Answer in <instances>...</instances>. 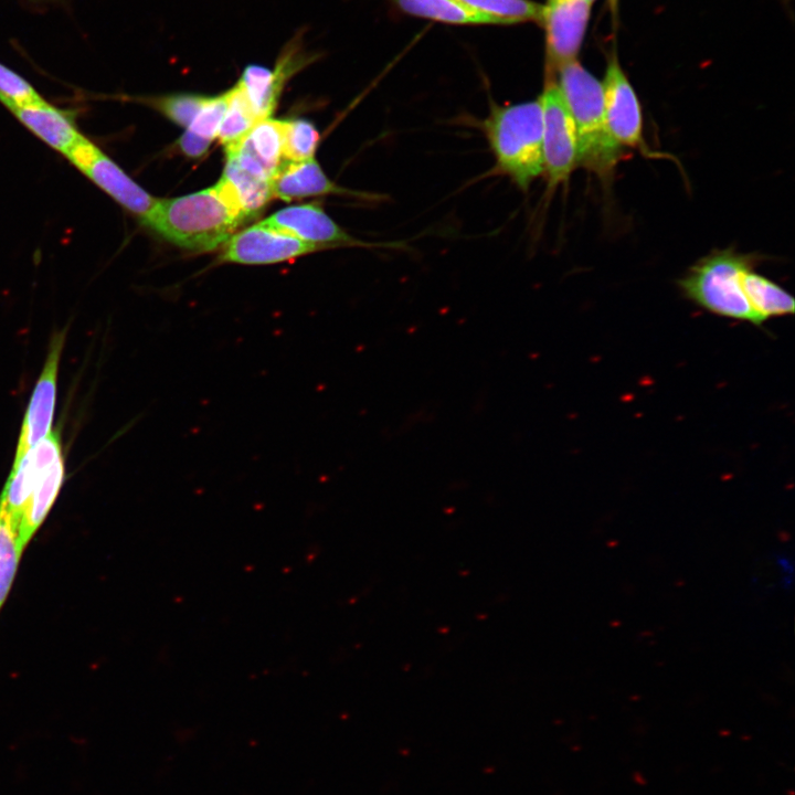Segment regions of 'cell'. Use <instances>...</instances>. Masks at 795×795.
Instances as JSON below:
<instances>
[{
    "label": "cell",
    "instance_id": "cell-12",
    "mask_svg": "<svg viewBox=\"0 0 795 795\" xmlns=\"http://www.w3.org/2000/svg\"><path fill=\"white\" fill-rule=\"evenodd\" d=\"M319 247L261 223L233 234L225 243L222 262L263 265L288 261Z\"/></svg>",
    "mask_w": 795,
    "mask_h": 795
},
{
    "label": "cell",
    "instance_id": "cell-10",
    "mask_svg": "<svg viewBox=\"0 0 795 795\" xmlns=\"http://www.w3.org/2000/svg\"><path fill=\"white\" fill-rule=\"evenodd\" d=\"M261 224L316 246L399 247V243H368L357 240L340 227L317 203L292 205L272 214Z\"/></svg>",
    "mask_w": 795,
    "mask_h": 795
},
{
    "label": "cell",
    "instance_id": "cell-16",
    "mask_svg": "<svg viewBox=\"0 0 795 795\" xmlns=\"http://www.w3.org/2000/svg\"><path fill=\"white\" fill-rule=\"evenodd\" d=\"M273 197L292 201L328 193L358 195L363 199H380L381 195L354 192L332 182L314 159L303 161L284 160L272 178Z\"/></svg>",
    "mask_w": 795,
    "mask_h": 795
},
{
    "label": "cell",
    "instance_id": "cell-14",
    "mask_svg": "<svg viewBox=\"0 0 795 795\" xmlns=\"http://www.w3.org/2000/svg\"><path fill=\"white\" fill-rule=\"evenodd\" d=\"M243 170L262 179L271 180L283 159V120L271 117L258 120L250 132L235 146L225 149Z\"/></svg>",
    "mask_w": 795,
    "mask_h": 795
},
{
    "label": "cell",
    "instance_id": "cell-5",
    "mask_svg": "<svg viewBox=\"0 0 795 795\" xmlns=\"http://www.w3.org/2000/svg\"><path fill=\"white\" fill-rule=\"evenodd\" d=\"M538 98L542 113L543 174L548 187L554 189L566 182L579 166L577 135L554 75L545 74Z\"/></svg>",
    "mask_w": 795,
    "mask_h": 795
},
{
    "label": "cell",
    "instance_id": "cell-20",
    "mask_svg": "<svg viewBox=\"0 0 795 795\" xmlns=\"http://www.w3.org/2000/svg\"><path fill=\"white\" fill-rule=\"evenodd\" d=\"M222 177L232 187L246 219L259 213L265 204L274 198L271 180L258 178L243 170L230 158H226Z\"/></svg>",
    "mask_w": 795,
    "mask_h": 795
},
{
    "label": "cell",
    "instance_id": "cell-17",
    "mask_svg": "<svg viewBox=\"0 0 795 795\" xmlns=\"http://www.w3.org/2000/svg\"><path fill=\"white\" fill-rule=\"evenodd\" d=\"M64 479L63 455L54 459L41 474L22 515L18 537L22 549L50 511Z\"/></svg>",
    "mask_w": 795,
    "mask_h": 795
},
{
    "label": "cell",
    "instance_id": "cell-7",
    "mask_svg": "<svg viewBox=\"0 0 795 795\" xmlns=\"http://www.w3.org/2000/svg\"><path fill=\"white\" fill-rule=\"evenodd\" d=\"M303 35L296 34L283 47L274 68L247 65L237 81L257 120L271 117L288 78L311 61Z\"/></svg>",
    "mask_w": 795,
    "mask_h": 795
},
{
    "label": "cell",
    "instance_id": "cell-25",
    "mask_svg": "<svg viewBox=\"0 0 795 795\" xmlns=\"http://www.w3.org/2000/svg\"><path fill=\"white\" fill-rule=\"evenodd\" d=\"M209 96L174 94L149 99V103L176 124L189 127Z\"/></svg>",
    "mask_w": 795,
    "mask_h": 795
},
{
    "label": "cell",
    "instance_id": "cell-31",
    "mask_svg": "<svg viewBox=\"0 0 795 795\" xmlns=\"http://www.w3.org/2000/svg\"><path fill=\"white\" fill-rule=\"evenodd\" d=\"M589 1H591L593 3L595 0H589Z\"/></svg>",
    "mask_w": 795,
    "mask_h": 795
},
{
    "label": "cell",
    "instance_id": "cell-15",
    "mask_svg": "<svg viewBox=\"0 0 795 795\" xmlns=\"http://www.w3.org/2000/svg\"><path fill=\"white\" fill-rule=\"evenodd\" d=\"M28 130L55 151L65 156L83 134L77 128L76 114L59 108L46 100L18 106L0 102Z\"/></svg>",
    "mask_w": 795,
    "mask_h": 795
},
{
    "label": "cell",
    "instance_id": "cell-9",
    "mask_svg": "<svg viewBox=\"0 0 795 795\" xmlns=\"http://www.w3.org/2000/svg\"><path fill=\"white\" fill-rule=\"evenodd\" d=\"M606 125L622 148H645L639 99L615 52L608 57L602 82Z\"/></svg>",
    "mask_w": 795,
    "mask_h": 795
},
{
    "label": "cell",
    "instance_id": "cell-29",
    "mask_svg": "<svg viewBox=\"0 0 795 795\" xmlns=\"http://www.w3.org/2000/svg\"><path fill=\"white\" fill-rule=\"evenodd\" d=\"M777 563L782 572V584L785 590L789 591L793 582V562L786 555H781L777 558Z\"/></svg>",
    "mask_w": 795,
    "mask_h": 795
},
{
    "label": "cell",
    "instance_id": "cell-30",
    "mask_svg": "<svg viewBox=\"0 0 795 795\" xmlns=\"http://www.w3.org/2000/svg\"><path fill=\"white\" fill-rule=\"evenodd\" d=\"M610 4H611L612 11H615L616 7H617V0H610Z\"/></svg>",
    "mask_w": 795,
    "mask_h": 795
},
{
    "label": "cell",
    "instance_id": "cell-13",
    "mask_svg": "<svg viewBox=\"0 0 795 795\" xmlns=\"http://www.w3.org/2000/svg\"><path fill=\"white\" fill-rule=\"evenodd\" d=\"M59 456H62L60 435L51 432L13 464L0 496V515L11 522L17 533L39 477Z\"/></svg>",
    "mask_w": 795,
    "mask_h": 795
},
{
    "label": "cell",
    "instance_id": "cell-2",
    "mask_svg": "<svg viewBox=\"0 0 795 795\" xmlns=\"http://www.w3.org/2000/svg\"><path fill=\"white\" fill-rule=\"evenodd\" d=\"M492 152V173L504 176L523 192L543 174L542 113L539 98L492 104L480 123Z\"/></svg>",
    "mask_w": 795,
    "mask_h": 795
},
{
    "label": "cell",
    "instance_id": "cell-24",
    "mask_svg": "<svg viewBox=\"0 0 795 795\" xmlns=\"http://www.w3.org/2000/svg\"><path fill=\"white\" fill-rule=\"evenodd\" d=\"M22 550L13 526L0 515V608L11 587Z\"/></svg>",
    "mask_w": 795,
    "mask_h": 795
},
{
    "label": "cell",
    "instance_id": "cell-27",
    "mask_svg": "<svg viewBox=\"0 0 795 795\" xmlns=\"http://www.w3.org/2000/svg\"><path fill=\"white\" fill-rule=\"evenodd\" d=\"M229 93L209 97L204 106L197 114L188 130L212 141L218 136L220 125L227 108Z\"/></svg>",
    "mask_w": 795,
    "mask_h": 795
},
{
    "label": "cell",
    "instance_id": "cell-21",
    "mask_svg": "<svg viewBox=\"0 0 795 795\" xmlns=\"http://www.w3.org/2000/svg\"><path fill=\"white\" fill-rule=\"evenodd\" d=\"M227 93V108L218 131L225 149L237 145L258 121L237 83Z\"/></svg>",
    "mask_w": 795,
    "mask_h": 795
},
{
    "label": "cell",
    "instance_id": "cell-22",
    "mask_svg": "<svg viewBox=\"0 0 795 795\" xmlns=\"http://www.w3.org/2000/svg\"><path fill=\"white\" fill-rule=\"evenodd\" d=\"M475 11L498 18L504 24L541 22L543 4L531 0H454Z\"/></svg>",
    "mask_w": 795,
    "mask_h": 795
},
{
    "label": "cell",
    "instance_id": "cell-11",
    "mask_svg": "<svg viewBox=\"0 0 795 795\" xmlns=\"http://www.w3.org/2000/svg\"><path fill=\"white\" fill-rule=\"evenodd\" d=\"M64 340L65 330L55 333L51 339L43 370L34 386L22 422L13 464L18 463L29 449L51 433L57 372Z\"/></svg>",
    "mask_w": 795,
    "mask_h": 795
},
{
    "label": "cell",
    "instance_id": "cell-3",
    "mask_svg": "<svg viewBox=\"0 0 795 795\" xmlns=\"http://www.w3.org/2000/svg\"><path fill=\"white\" fill-rule=\"evenodd\" d=\"M556 80L572 115L579 146V165L608 178L622 157V147L612 138L605 119L603 87L577 60L556 71Z\"/></svg>",
    "mask_w": 795,
    "mask_h": 795
},
{
    "label": "cell",
    "instance_id": "cell-6",
    "mask_svg": "<svg viewBox=\"0 0 795 795\" xmlns=\"http://www.w3.org/2000/svg\"><path fill=\"white\" fill-rule=\"evenodd\" d=\"M80 172L141 221L158 199L135 182L99 147L84 135L64 156Z\"/></svg>",
    "mask_w": 795,
    "mask_h": 795
},
{
    "label": "cell",
    "instance_id": "cell-8",
    "mask_svg": "<svg viewBox=\"0 0 795 795\" xmlns=\"http://www.w3.org/2000/svg\"><path fill=\"white\" fill-rule=\"evenodd\" d=\"M589 0H548L541 23L545 30L547 72L577 60L591 15Z\"/></svg>",
    "mask_w": 795,
    "mask_h": 795
},
{
    "label": "cell",
    "instance_id": "cell-23",
    "mask_svg": "<svg viewBox=\"0 0 795 795\" xmlns=\"http://www.w3.org/2000/svg\"><path fill=\"white\" fill-rule=\"evenodd\" d=\"M319 140L315 126L305 119L283 120V159L303 161L314 158Z\"/></svg>",
    "mask_w": 795,
    "mask_h": 795
},
{
    "label": "cell",
    "instance_id": "cell-19",
    "mask_svg": "<svg viewBox=\"0 0 795 795\" xmlns=\"http://www.w3.org/2000/svg\"><path fill=\"white\" fill-rule=\"evenodd\" d=\"M404 12L451 24H504L498 18L475 11L454 0H393Z\"/></svg>",
    "mask_w": 795,
    "mask_h": 795
},
{
    "label": "cell",
    "instance_id": "cell-28",
    "mask_svg": "<svg viewBox=\"0 0 795 795\" xmlns=\"http://www.w3.org/2000/svg\"><path fill=\"white\" fill-rule=\"evenodd\" d=\"M210 144V140H206L188 129L178 140V146L181 151L190 158L202 157L208 151Z\"/></svg>",
    "mask_w": 795,
    "mask_h": 795
},
{
    "label": "cell",
    "instance_id": "cell-18",
    "mask_svg": "<svg viewBox=\"0 0 795 795\" xmlns=\"http://www.w3.org/2000/svg\"><path fill=\"white\" fill-rule=\"evenodd\" d=\"M741 284L748 301L763 324L772 317L794 314L793 296L765 276L749 269L742 275Z\"/></svg>",
    "mask_w": 795,
    "mask_h": 795
},
{
    "label": "cell",
    "instance_id": "cell-26",
    "mask_svg": "<svg viewBox=\"0 0 795 795\" xmlns=\"http://www.w3.org/2000/svg\"><path fill=\"white\" fill-rule=\"evenodd\" d=\"M44 100L26 80L0 63V102L23 106Z\"/></svg>",
    "mask_w": 795,
    "mask_h": 795
},
{
    "label": "cell",
    "instance_id": "cell-1",
    "mask_svg": "<svg viewBox=\"0 0 795 795\" xmlns=\"http://www.w3.org/2000/svg\"><path fill=\"white\" fill-rule=\"evenodd\" d=\"M245 220L215 184L187 195L158 199L140 222L182 248L206 252L224 244Z\"/></svg>",
    "mask_w": 795,
    "mask_h": 795
},
{
    "label": "cell",
    "instance_id": "cell-4",
    "mask_svg": "<svg viewBox=\"0 0 795 795\" xmlns=\"http://www.w3.org/2000/svg\"><path fill=\"white\" fill-rule=\"evenodd\" d=\"M756 257L733 248L714 250L698 259L680 278L683 296L712 314L762 326L742 289V275L752 269Z\"/></svg>",
    "mask_w": 795,
    "mask_h": 795
}]
</instances>
